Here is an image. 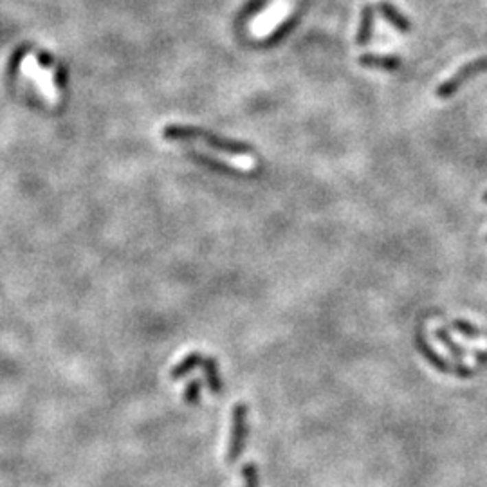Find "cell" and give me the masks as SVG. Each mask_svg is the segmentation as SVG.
I'll return each mask as SVG.
<instances>
[{
  "instance_id": "3",
  "label": "cell",
  "mask_w": 487,
  "mask_h": 487,
  "mask_svg": "<svg viewBox=\"0 0 487 487\" xmlns=\"http://www.w3.org/2000/svg\"><path fill=\"white\" fill-rule=\"evenodd\" d=\"M486 71H487V56H480V58L473 60V62L466 63V65H462V67L458 69L453 76H449L448 80H444L439 87L435 89V96L439 98V100H448V98H451L453 94H457V92L460 91V87H462L464 83L473 80V78L478 76V74L486 73Z\"/></svg>"
},
{
  "instance_id": "11",
  "label": "cell",
  "mask_w": 487,
  "mask_h": 487,
  "mask_svg": "<svg viewBox=\"0 0 487 487\" xmlns=\"http://www.w3.org/2000/svg\"><path fill=\"white\" fill-rule=\"evenodd\" d=\"M296 24H298V16H291V19H287L284 24L278 25V27H276L267 38L262 40V45H264V47H275V45H278L282 40L293 31V27H295Z\"/></svg>"
},
{
  "instance_id": "14",
  "label": "cell",
  "mask_w": 487,
  "mask_h": 487,
  "mask_svg": "<svg viewBox=\"0 0 487 487\" xmlns=\"http://www.w3.org/2000/svg\"><path fill=\"white\" fill-rule=\"evenodd\" d=\"M451 327H453L458 334H462L464 338H469V339L482 338V332H480L475 325L466 321V319H455L453 324H451Z\"/></svg>"
},
{
  "instance_id": "7",
  "label": "cell",
  "mask_w": 487,
  "mask_h": 487,
  "mask_svg": "<svg viewBox=\"0 0 487 487\" xmlns=\"http://www.w3.org/2000/svg\"><path fill=\"white\" fill-rule=\"evenodd\" d=\"M359 65L370 69H383V71H397L400 67V60L399 56H394V54L368 53L359 56Z\"/></svg>"
},
{
  "instance_id": "6",
  "label": "cell",
  "mask_w": 487,
  "mask_h": 487,
  "mask_svg": "<svg viewBox=\"0 0 487 487\" xmlns=\"http://www.w3.org/2000/svg\"><path fill=\"white\" fill-rule=\"evenodd\" d=\"M377 10H379L383 19H385L388 24L394 25L399 33H410L411 31V22L406 19V16L403 15L394 4L383 0V2H379V5H377Z\"/></svg>"
},
{
  "instance_id": "9",
  "label": "cell",
  "mask_w": 487,
  "mask_h": 487,
  "mask_svg": "<svg viewBox=\"0 0 487 487\" xmlns=\"http://www.w3.org/2000/svg\"><path fill=\"white\" fill-rule=\"evenodd\" d=\"M203 361H204V356L201 352L188 354V356L183 357V359H181V361L170 370V379H172V381L184 379V377L190 376L195 368L203 367Z\"/></svg>"
},
{
  "instance_id": "13",
  "label": "cell",
  "mask_w": 487,
  "mask_h": 487,
  "mask_svg": "<svg viewBox=\"0 0 487 487\" xmlns=\"http://www.w3.org/2000/svg\"><path fill=\"white\" fill-rule=\"evenodd\" d=\"M201 390H203V381L201 379H192L186 385V390L183 394V399L186 405H197L201 400Z\"/></svg>"
},
{
  "instance_id": "1",
  "label": "cell",
  "mask_w": 487,
  "mask_h": 487,
  "mask_svg": "<svg viewBox=\"0 0 487 487\" xmlns=\"http://www.w3.org/2000/svg\"><path fill=\"white\" fill-rule=\"evenodd\" d=\"M163 137L168 141H203L206 146L215 148L218 152L231 155H251L253 148L244 141H235L229 137H222V135L213 134V132L203 131L199 126H188V125H168L163 128Z\"/></svg>"
},
{
  "instance_id": "17",
  "label": "cell",
  "mask_w": 487,
  "mask_h": 487,
  "mask_svg": "<svg viewBox=\"0 0 487 487\" xmlns=\"http://www.w3.org/2000/svg\"><path fill=\"white\" fill-rule=\"evenodd\" d=\"M484 203H487V192L484 193Z\"/></svg>"
},
{
  "instance_id": "12",
  "label": "cell",
  "mask_w": 487,
  "mask_h": 487,
  "mask_svg": "<svg viewBox=\"0 0 487 487\" xmlns=\"http://www.w3.org/2000/svg\"><path fill=\"white\" fill-rule=\"evenodd\" d=\"M435 338L439 339L440 343H442L444 347L448 348L449 350V354L455 357V361L457 363H462V359H464V356H466V352L462 350V347L458 345L457 341H453V338H451V334L446 330L444 327H439L437 330H435Z\"/></svg>"
},
{
  "instance_id": "8",
  "label": "cell",
  "mask_w": 487,
  "mask_h": 487,
  "mask_svg": "<svg viewBox=\"0 0 487 487\" xmlns=\"http://www.w3.org/2000/svg\"><path fill=\"white\" fill-rule=\"evenodd\" d=\"M204 370V377H206V383H207V388H209V394L212 396H220L222 390H224V381H222L220 377V370H218V363L215 357H204L203 361V367H201Z\"/></svg>"
},
{
  "instance_id": "4",
  "label": "cell",
  "mask_w": 487,
  "mask_h": 487,
  "mask_svg": "<svg viewBox=\"0 0 487 487\" xmlns=\"http://www.w3.org/2000/svg\"><path fill=\"white\" fill-rule=\"evenodd\" d=\"M415 345H417V348H419V352L424 356L426 361L431 365V367H435L439 372H444V374H451V376H457V377H462V379H468V377L473 376V370L468 367H464L462 363H451L448 361L446 357L440 356L437 350H435L431 345H429L428 339L424 338V334H422V330H417V334H415Z\"/></svg>"
},
{
  "instance_id": "2",
  "label": "cell",
  "mask_w": 487,
  "mask_h": 487,
  "mask_svg": "<svg viewBox=\"0 0 487 487\" xmlns=\"http://www.w3.org/2000/svg\"><path fill=\"white\" fill-rule=\"evenodd\" d=\"M247 410L246 403H236L233 406V420H231V435H229V442H227V453L226 460L227 464H235L244 453L247 440Z\"/></svg>"
},
{
  "instance_id": "15",
  "label": "cell",
  "mask_w": 487,
  "mask_h": 487,
  "mask_svg": "<svg viewBox=\"0 0 487 487\" xmlns=\"http://www.w3.org/2000/svg\"><path fill=\"white\" fill-rule=\"evenodd\" d=\"M246 487H258V468L253 462H247L240 469Z\"/></svg>"
},
{
  "instance_id": "10",
  "label": "cell",
  "mask_w": 487,
  "mask_h": 487,
  "mask_svg": "<svg viewBox=\"0 0 487 487\" xmlns=\"http://www.w3.org/2000/svg\"><path fill=\"white\" fill-rule=\"evenodd\" d=\"M372 31H374V10H372V5H365L361 13V22H359V31L356 34V44L367 45L372 38Z\"/></svg>"
},
{
  "instance_id": "16",
  "label": "cell",
  "mask_w": 487,
  "mask_h": 487,
  "mask_svg": "<svg viewBox=\"0 0 487 487\" xmlns=\"http://www.w3.org/2000/svg\"><path fill=\"white\" fill-rule=\"evenodd\" d=\"M264 4H266V0H255V4H253V2H251V4L247 5L246 10H244V15L249 16V13H256V11L260 10V8H262V5H264Z\"/></svg>"
},
{
  "instance_id": "5",
  "label": "cell",
  "mask_w": 487,
  "mask_h": 487,
  "mask_svg": "<svg viewBox=\"0 0 487 487\" xmlns=\"http://www.w3.org/2000/svg\"><path fill=\"white\" fill-rule=\"evenodd\" d=\"M186 155H188L193 163L201 164V166H204V168H207V170H212V172H215V174L231 175V177H242V175H244V172H242V170L233 168L231 164L215 159V157H209V155H206V154H201V152H195V150H190Z\"/></svg>"
},
{
  "instance_id": "18",
  "label": "cell",
  "mask_w": 487,
  "mask_h": 487,
  "mask_svg": "<svg viewBox=\"0 0 487 487\" xmlns=\"http://www.w3.org/2000/svg\"><path fill=\"white\" fill-rule=\"evenodd\" d=\"M486 240H487V238H486Z\"/></svg>"
}]
</instances>
